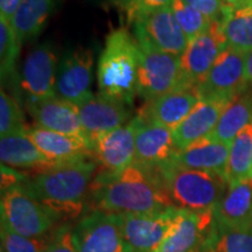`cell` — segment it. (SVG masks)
<instances>
[{
    "instance_id": "cell-1",
    "label": "cell",
    "mask_w": 252,
    "mask_h": 252,
    "mask_svg": "<svg viewBox=\"0 0 252 252\" xmlns=\"http://www.w3.org/2000/svg\"><path fill=\"white\" fill-rule=\"evenodd\" d=\"M90 210L117 215L161 213L173 206L157 167L134 162L119 172L99 171L90 186Z\"/></svg>"
},
{
    "instance_id": "cell-2",
    "label": "cell",
    "mask_w": 252,
    "mask_h": 252,
    "mask_svg": "<svg viewBox=\"0 0 252 252\" xmlns=\"http://www.w3.org/2000/svg\"><path fill=\"white\" fill-rule=\"evenodd\" d=\"M97 171L94 159L53 166L27 178L23 186L58 220H70L87 210Z\"/></svg>"
},
{
    "instance_id": "cell-3",
    "label": "cell",
    "mask_w": 252,
    "mask_h": 252,
    "mask_svg": "<svg viewBox=\"0 0 252 252\" xmlns=\"http://www.w3.org/2000/svg\"><path fill=\"white\" fill-rule=\"evenodd\" d=\"M139 47L126 28L110 32L97 67L99 94L130 105L138 94Z\"/></svg>"
},
{
    "instance_id": "cell-4",
    "label": "cell",
    "mask_w": 252,
    "mask_h": 252,
    "mask_svg": "<svg viewBox=\"0 0 252 252\" xmlns=\"http://www.w3.org/2000/svg\"><path fill=\"white\" fill-rule=\"evenodd\" d=\"M173 206L201 213L215 208L229 189L224 175L168 162L157 167Z\"/></svg>"
},
{
    "instance_id": "cell-5",
    "label": "cell",
    "mask_w": 252,
    "mask_h": 252,
    "mask_svg": "<svg viewBox=\"0 0 252 252\" xmlns=\"http://www.w3.org/2000/svg\"><path fill=\"white\" fill-rule=\"evenodd\" d=\"M133 35L139 47L138 94L151 102L182 87L180 56L156 48L140 32L133 30Z\"/></svg>"
},
{
    "instance_id": "cell-6",
    "label": "cell",
    "mask_w": 252,
    "mask_h": 252,
    "mask_svg": "<svg viewBox=\"0 0 252 252\" xmlns=\"http://www.w3.org/2000/svg\"><path fill=\"white\" fill-rule=\"evenodd\" d=\"M1 224L26 237H41L54 230L59 222L23 184L1 193Z\"/></svg>"
},
{
    "instance_id": "cell-7",
    "label": "cell",
    "mask_w": 252,
    "mask_h": 252,
    "mask_svg": "<svg viewBox=\"0 0 252 252\" xmlns=\"http://www.w3.org/2000/svg\"><path fill=\"white\" fill-rule=\"evenodd\" d=\"M72 235L76 252H127L117 214L87 212L74 226Z\"/></svg>"
},
{
    "instance_id": "cell-8",
    "label": "cell",
    "mask_w": 252,
    "mask_h": 252,
    "mask_svg": "<svg viewBox=\"0 0 252 252\" xmlns=\"http://www.w3.org/2000/svg\"><path fill=\"white\" fill-rule=\"evenodd\" d=\"M226 47L222 23L220 20H213L207 31L189 41L187 48L180 56L182 86H200Z\"/></svg>"
},
{
    "instance_id": "cell-9",
    "label": "cell",
    "mask_w": 252,
    "mask_h": 252,
    "mask_svg": "<svg viewBox=\"0 0 252 252\" xmlns=\"http://www.w3.org/2000/svg\"><path fill=\"white\" fill-rule=\"evenodd\" d=\"M178 208L161 213L121 215L127 252H156L171 234Z\"/></svg>"
},
{
    "instance_id": "cell-10",
    "label": "cell",
    "mask_w": 252,
    "mask_h": 252,
    "mask_svg": "<svg viewBox=\"0 0 252 252\" xmlns=\"http://www.w3.org/2000/svg\"><path fill=\"white\" fill-rule=\"evenodd\" d=\"M245 53L226 48L216 59L207 77L197 87L202 98H220L232 100L248 89L245 77Z\"/></svg>"
},
{
    "instance_id": "cell-11",
    "label": "cell",
    "mask_w": 252,
    "mask_h": 252,
    "mask_svg": "<svg viewBox=\"0 0 252 252\" xmlns=\"http://www.w3.org/2000/svg\"><path fill=\"white\" fill-rule=\"evenodd\" d=\"M215 229L214 209L201 213L178 209L171 234L156 252H208Z\"/></svg>"
},
{
    "instance_id": "cell-12",
    "label": "cell",
    "mask_w": 252,
    "mask_h": 252,
    "mask_svg": "<svg viewBox=\"0 0 252 252\" xmlns=\"http://www.w3.org/2000/svg\"><path fill=\"white\" fill-rule=\"evenodd\" d=\"M94 53L89 48H77L64 53L59 62L55 93L59 98L78 104L90 94L93 82Z\"/></svg>"
},
{
    "instance_id": "cell-13",
    "label": "cell",
    "mask_w": 252,
    "mask_h": 252,
    "mask_svg": "<svg viewBox=\"0 0 252 252\" xmlns=\"http://www.w3.org/2000/svg\"><path fill=\"white\" fill-rule=\"evenodd\" d=\"M58 58L49 45L33 49L25 60L21 69L20 86L26 94L27 104L37 103L56 96Z\"/></svg>"
},
{
    "instance_id": "cell-14",
    "label": "cell",
    "mask_w": 252,
    "mask_h": 252,
    "mask_svg": "<svg viewBox=\"0 0 252 252\" xmlns=\"http://www.w3.org/2000/svg\"><path fill=\"white\" fill-rule=\"evenodd\" d=\"M139 116L94 141V160L100 171L119 172L135 162V132Z\"/></svg>"
},
{
    "instance_id": "cell-15",
    "label": "cell",
    "mask_w": 252,
    "mask_h": 252,
    "mask_svg": "<svg viewBox=\"0 0 252 252\" xmlns=\"http://www.w3.org/2000/svg\"><path fill=\"white\" fill-rule=\"evenodd\" d=\"M80 116L87 137L93 141L99 135L116 130L131 121L126 104L102 94H90L78 104H74Z\"/></svg>"
},
{
    "instance_id": "cell-16",
    "label": "cell",
    "mask_w": 252,
    "mask_h": 252,
    "mask_svg": "<svg viewBox=\"0 0 252 252\" xmlns=\"http://www.w3.org/2000/svg\"><path fill=\"white\" fill-rule=\"evenodd\" d=\"M132 26L134 31L143 33L156 48L168 54L181 56L189 43L171 6L140 15Z\"/></svg>"
},
{
    "instance_id": "cell-17",
    "label": "cell",
    "mask_w": 252,
    "mask_h": 252,
    "mask_svg": "<svg viewBox=\"0 0 252 252\" xmlns=\"http://www.w3.org/2000/svg\"><path fill=\"white\" fill-rule=\"evenodd\" d=\"M139 116L135 132V162L147 167H160L171 162L176 151L173 131Z\"/></svg>"
},
{
    "instance_id": "cell-18",
    "label": "cell",
    "mask_w": 252,
    "mask_h": 252,
    "mask_svg": "<svg viewBox=\"0 0 252 252\" xmlns=\"http://www.w3.org/2000/svg\"><path fill=\"white\" fill-rule=\"evenodd\" d=\"M28 134L37 149L54 165L94 159V143L88 138L58 133L39 126L28 130Z\"/></svg>"
},
{
    "instance_id": "cell-19",
    "label": "cell",
    "mask_w": 252,
    "mask_h": 252,
    "mask_svg": "<svg viewBox=\"0 0 252 252\" xmlns=\"http://www.w3.org/2000/svg\"><path fill=\"white\" fill-rule=\"evenodd\" d=\"M200 99L197 88L182 86L151 102H146V105L138 115L146 121L163 125L173 131L187 117Z\"/></svg>"
},
{
    "instance_id": "cell-20",
    "label": "cell",
    "mask_w": 252,
    "mask_h": 252,
    "mask_svg": "<svg viewBox=\"0 0 252 252\" xmlns=\"http://www.w3.org/2000/svg\"><path fill=\"white\" fill-rule=\"evenodd\" d=\"M231 100L220 98H202L178 127L173 130L175 146L185 149L195 141L212 134L226 105Z\"/></svg>"
},
{
    "instance_id": "cell-21",
    "label": "cell",
    "mask_w": 252,
    "mask_h": 252,
    "mask_svg": "<svg viewBox=\"0 0 252 252\" xmlns=\"http://www.w3.org/2000/svg\"><path fill=\"white\" fill-rule=\"evenodd\" d=\"M27 109L41 128L88 138L81 124L76 106L67 100L55 96L37 103L27 104Z\"/></svg>"
},
{
    "instance_id": "cell-22",
    "label": "cell",
    "mask_w": 252,
    "mask_h": 252,
    "mask_svg": "<svg viewBox=\"0 0 252 252\" xmlns=\"http://www.w3.org/2000/svg\"><path fill=\"white\" fill-rule=\"evenodd\" d=\"M230 145L212 137L203 138L176 151L172 162L189 169L214 172L224 175L226 172Z\"/></svg>"
},
{
    "instance_id": "cell-23",
    "label": "cell",
    "mask_w": 252,
    "mask_h": 252,
    "mask_svg": "<svg viewBox=\"0 0 252 252\" xmlns=\"http://www.w3.org/2000/svg\"><path fill=\"white\" fill-rule=\"evenodd\" d=\"M0 159L1 165L11 168L34 171V174L56 166L37 149L31 139L28 131L0 138Z\"/></svg>"
},
{
    "instance_id": "cell-24",
    "label": "cell",
    "mask_w": 252,
    "mask_h": 252,
    "mask_svg": "<svg viewBox=\"0 0 252 252\" xmlns=\"http://www.w3.org/2000/svg\"><path fill=\"white\" fill-rule=\"evenodd\" d=\"M219 224L229 228L252 226V178L230 186L222 200L214 208Z\"/></svg>"
},
{
    "instance_id": "cell-25",
    "label": "cell",
    "mask_w": 252,
    "mask_h": 252,
    "mask_svg": "<svg viewBox=\"0 0 252 252\" xmlns=\"http://www.w3.org/2000/svg\"><path fill=\"white\" fill-rule=\"evenodd\" d=\"M252 123V87L250 86L230 102L224 109L215 130L209 137L231 144L239 132Z\"/></svg>"
},
{
    "instance_id": "cell-26",
    "label": "cell",
    "mask_w": 252,
    "mask_h": 252,
    "mask_svg": "<svg viewBox=\"0 0 252 252\" xmlns=\"http://www.w3.org/2000/svg\"><path fill=\"white\" fill-rule=\"evenodd\" d=\"M55 6V0H21L11 24L21 42L39 35Z\"/></svg>"
},
{
    "instance_id": "cell-27",
    "label": "cell",
    "mask_w": 252,
    "mask_h": 252,
    "mask_svg": "<svg viewBox=\"0 0 252 252\" xmlns=\"http://www.w3.org/2000/svg\"><path fill=\"white\" fill-rule=\"evenodd\" d=\"M226 46L238 52H252V4L241 7L226 5L222 20Z\"/></svg>"
},
{
    "instance_id": "cell-28",
    "label": "cell",
    "mask_w": 252,
    "mask_h": 252,
    "mask_svg": "<svg viewBox=\"0 0 252 252\" xmlns=\"http://www.w3.org/2000/svg\"><path fill=\"white\" fill-rule=\"evenodd\" d=\"M252 168V123L231 141L225 178L229 187L250 178Z\"/></svg>"
},
{
    "instance_id": "cell-29",
    "label": "cell",
    "mask_w": 252,
    "mask_h": 252,
    "mask_svg": "<svg viewBox=\"0 0 252 252\" xmlns=\"http://www.w3.org/2000/svg\"><path fill=\"white\" fill-rule=\"evenodd\" d=\"M208 252H252V226L229 228L216 222Z\"/></svg>"
},
{
    "instance_id": "cell-30",
    "label": "cell",
    "mask_w": 252,
    "mask_h": 252,
    "mask_svg": "<svg viewBox=\"0 0 252 252\" xmlns=\"http://www.w3.org/2000/svg\"><path fill=\"white\" fill-rule=\"evenodd\" d=\"M21 43L11 21L0 18V74L2 83L13 75Z\"/></svg>"
},
{
    "instance_id": "cell-31",
    "label": "cell",
    "mask_w": 252,
    "mask_h": 252,
    "mask_svg": "<svg viewBox=\"0 0 252 252\" xmlns=\"http://www.w3.org/2000/svg\"><path fill=\"white\" fill-rule=\"evenodd\" d=\"M171 7L179 26L181 27L188 41H191L207 31L213 21L184 0H173Z\"/></svg>"
},
{
    "instance_id": "cell-32",
    "label": "cell",
    "mask_w": 252,
    "mask_h": 252,
    "mask_svg": "<svg viewBox=\"0 0 252 252\" xmlns=\"http://www.w3.org/2000/svg\"><path fill=\"white\" fill-rule=\"evenodd\" d=\"M28 131L25 125L23 110L17 100L4 89L0 93V137Z\"/></svg>"
},
{
    "instance_id": "cell-33",
    "label": "cell",
    "mask_w": 252,
    "mask_h": 252,
    "mask_svg": "<svg viewBox=\"0 0 252 252\" xmlns=\"http://www.w3.org/2000/svg\"><path fill=\"white\" fill-rule=\"evenodd\" d=\"M1 252H43L50 234L41 237H26L1 224Z\"/></svg>"
},
{
    "instance_id": "cell-34",
    "label": "cell",
    "mask_w": 252,
    "mask_h": 252,
    "mask_svg": "<svg viewBox=\"0 0 252 252\" xmlns=\"http://www.w3.org/2000/svg\"><path fill=\"white\" fill-rule=\"evenodd\" d=\"M172 2L173 0H113V5L131 26L140 15L171 6Z\"/></svg>"
},
{
    "instance_id": "cell-35",
    "label": "cell",
    "mask_w": 252,
    "mask_h": 252,
    "mask_svg": "<svg viewBox=\"0 0 252 252\" xmlns=\"http://www.w3.org/2000/svg\"><path fill=\"white\" fill-rule=\"evenodd\" d=\"M74 228L70 224H62L50 234L48 244L43 252H76L74 243Z\"/></svg>"
},
{
    "instance_id": "cell-36",
    "label": "cell",
    "mask_w": 252,
    "mask_h": 252,
    "mask_svg": "<svg viewBox=\"0 0 252 252\" xmlns=\"http://www.w3.org/2000/svg\"><path fill=\"white\" fill-rule=\"evenodd\" d=\"M191 7L196 8L210 20H222L226 5L223 0H184Z\"/></svg>"
},
{
    "instance_id": "cell-37",
    "label": "cell",
    "mask_w": 252,
    "mask_h": 252,
    "mask_svg": "<svg viewBox=\"0 0 252 252\" xmlns=\"http://www.w3.org/2000/svg\"><path fill=\"white\" fill-rule=\"evenodd\" d=\"M21 0H0V18L11 21Z\"/></svg>"
},
{
    "instance_id": "cell-38",
    "label": "cell",
    "mask_w": 252,
    "mask_h": 252,
    "mask_svg": "<svg viewBox=\"0 0 252 252\" xmlns=\"http://www.w3.org/2000/svg\"><path fill=\"white\" fill-rule=\"evenodd\" d=\"M245 77L249 86L252 87V52L248 53L245 59Z\"/></svg>"
},
{
    "instance_id": "cell-39",
    "label": "cell",
    "mask_w": 252,
    "mask_h": 252,
    "mask_svg": "<svg viewBox=\"0 0 252 252\" xmlns=\"http://www.w3.org/2000/svg\"><path fill=\"white\" fill-rule=\"evenodd\" d=\"M223 2L231 7H241V6L251 5L252 0H223Z\"/></svg>"
},
{
    "instance_id": "cell-40",
    "label": "cell",
    "mask_w": 252,
    "mask_h": 252,
    "mask_svg": "<svg viewBox=\"0 0 252 252\" xmlns=\"http://www.w3.org/2000/svg\"><path fill=\"white\" fill-rule=\"evenodd\" d=\"M250 176L252 178V168H251V174H250Z\"/></svg>"
}]
</instances>
